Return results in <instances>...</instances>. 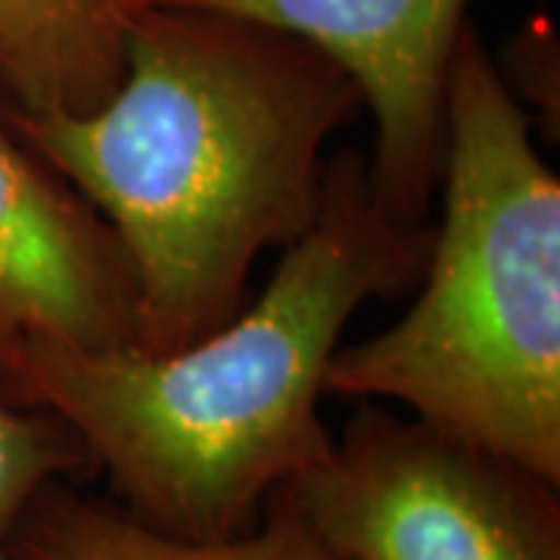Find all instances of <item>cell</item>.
Wrapping results in <instances>:
<instances>
[{
  "instance_id": "cell-1",
  "label": "cell",
  "mask_w": 560,
  "mask_h": 560,
  "mask_svg": "<svg viewBox=\"0 0 560 560\" xmlns=\"http://www.w3.org/2000/svg\"><path fill=\"white\" fill-rule=\"evenodd\" d=\"M364 109L312 44L194 7L140 10L119 88L84 116H0L106 221L138 305L135 352L168 355L249 302L268 249L312 228L324 147Z\"/></svg>"
},
{
  "instance_id": "cell-8",
  "label": "cell",
  "mask_w": 560,
  "mask_h": 560,
  "mask_svg": "<svg viewBox=\"0 0 560 560\" xmlns=\"http://www.w3.org/2000/svg\"><path fill=\"white\" fill-rule=\"evenodd\" d=\"M10 560H340L275 492L261 521L231 539H178L131 517L121 504L54 482L32 501Z\"/></svg>"
},
{
  "instance_id": "cell-4",
  "label": "cell",
  "mask_w": 560,
  "mask_h": 560,
  "mask_svg": "<svg viewBox=\"0 0 560 560\" xmlns=\"http://www.w3.org/2000/svg\"><path fill=\"white\" fill-rule=\"evenodd\" d=\"M278 492L340 560H560L558 482L374 405Z\"/></svg>"
},
{
  "instance_id": "cell-3",
  "label": "cell",
  "mask_w": 560,
  "mask_h": 560,
  "mask_svg": "<svg viewBox=\"0 0 560 560\" xmlns=\"http://www.w3.org/2000/svg\"><path fill=\"white\" fill-rule=\"evenodd\" d=\"M436 194L418 300L337 349L324 389L396 401L560 486V180L474 25L448 66Z\"/></svg>"
},
{
  "instance_id": "cell-6",
  "label": "cell",
  "mask_w": 560,
  "mask_h": 560,
  "mask_svg": "<svg viewBox=\"0 0 560 560\" xmlns=\"http://www.w3.org/2000/svg\"><path fill=\"white\" fill-rule=\"evenodd\" d=\"M138 305L106 221L0 116V399L40 342L135 349Z\"/></svg>"
},
{
  "instance_id": "cell-9",
  "label": "cell",
  "mask_w": 560,
  "mask_h": 560,
  "mask_svg": "<svg viewBox=\"0 0 560 560\" xmlns=\"http://www.w3.org/2000/svg\"><path fill=\"white\" fill-rule=\"evenodd\" d=\"M94 470V458L79 433L44 408H20L0 399V560L32 501L54 482Z\"/></svg>"
},
{
  "instance_id": "cell-10",
  "label": "cell",
  "mask_w": 560,
  "mask_h": 560,
  "mask_svg": "<svg viewBox=\"0 0 560 560\" xmlns=\"http://www.w3.org/2000/svg\"><path fill=\"white\" fill-rule=\"evenodd\" d=\"M499 75L514 101L521 106H536L545 116V128L551 116V125L558 131V40L548 25H541L539 32H523L514 40V47L508 50V66L504 72L499 69Z\"/></svg>"
},
{
  "instance_id": "cell-7",
  "label": "cell",
  "mask_w": 560,
  "mask_h": 560,
  "mask_svg": "<svg viewBox=\"0 0 560 560\" xmlns=\"http://www.w3.org/2000/svg\"><path fill=\"white\" fill-rule=\"evenodd\" d=\"M143 0H0V103L84 116L119 88Z\"/></svg>"
},
{
  "instance_id": "cell-2",
  "label": "cell",
  "mask_w": 560,
  "mask_h": 560,
  "mask_svg": "<svg viewBox=\"0 0 560 560\" xmlns=\"http://www.w3.org/2000/svg\"><path fill=\"white\" fill-rule=\"evenodd\" d=\"M433 221L399 219L368 160L327 162L312 228L268 287L209 337L168 355L40 342L3 399L62 418L119 504L178 539H231L330 448L327 368L364 302L418 287Z\"/></svg>"
},
{
  "instance_id": "cell-5",
  "label": "cell",
  "mask_w": 560,
  "mask_h": 560,
  "mask_svg": "<svg viewBox=\"0 0 560 560\" xmlns=\"http://www.w3.org/2000/svg\"><path fill=\"white\" fill-rule=\"evenodd\" d=\"M259 22L312 44L340 66L374 116L368 160L381 200L430 221L440 190L445 84L467 0H143Z\"/></svg>"
}]
</instances>
